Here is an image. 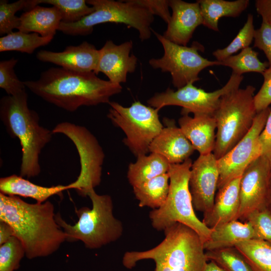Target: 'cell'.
Segmentation results:
<instances>
[{"instance_id":"obj_25","label":"cell","mask_w":271,"mask_h":271,"mask_svg":"<svg viewBox=\"0 0 271 271\" xmlns=\"http://www.w3.org/2000/svg\"><path fill=\"white\" fill-rule=\"evenodd\" d=\"M205 27L219 31L218 21L223 17L236 18L247 8L248 0H198Z\"/></svg>"},{"instance_id":"obj_41","label":"cell","mask_w":271,"mask_h":271,"mask_svg":"<svg viewBox=\"0 0 271 271\" xmlns=\"http://www.w3.org/2000/svg\"><path fill=\"white\" fill-rule=\"evenodd\" d=\"M259 141L261 148L260 156L267 159L271 164V111L259 135Z\"/></svg>"},{"instance_id":"obj_19","label":"cell","mask_w":271,"mask_h":271,"mask_svg":"<svg viewBox=\"0 0 271 271\" xmlns=\"http://www.w3.org/2000/svg\"><path fill=\"white\" fill-rule=\"evenodd\" d=\"M164 121L166 126L152 141L150 152L162 156L170 164L182 163L195 150L173 120L165 118Z\"/></svg>"},{"instance_id":"obj_20","label":"cell","mask_w":271,"mask_h":271,"mask_svg":"<svg viewBox=\"0 0 271 271\" xmlns=\"http://www.w3.org/2000/svg\"><path fill=\"white\" fill-rule=\"evenodd\" d=\"M241 176L218 189L211 209L203 214V222L209 228L238 220L240 207L239 186Z\"/></svg>"},{"instance_id":"obj_42","label":"cell","mask_w":271,"mask_h":271,"mask_svg":"<svg viewBox=\"0 0 271 271\" xmlns=\"http://www.w3.org/2000/svg\"><path fill=\"white\" fill-rule=\"evenodd\" d=\"M255 7L262 22L271 27V0H256Z\"/></svg>"},{"instance_id":"obj_18","label":"cell","mask_w":271,"mask_h":271,"mask_svg":"<svg viewBox=\"0 0 271 271\" xmlns=\"http://www.w3.org/2000/svg\"><path fill=\"white\" fill-rule=\"evenodd\" d=\"M37 58L42 62L53 63L71 71L94 72L99 61V50L84 41L77 46H68L62 52L41 50L37 53Z\"/></svg>"},{"instance_id":"obj_3","label":"cell","mask_w":271,"mask_h":271,"mask_svg":"<svg viewBox=\"0 0 271 271\" xmlns=\"http://www.w3.org/2000/svg\"><path fill=\"white\" fill-rule=\"evenodd\" d=\"M164 231L165 238L156 247L146 251L126 252L123 265L131 269L140 260L152 259L155 271H202L208 260L198 234L178 222Z\"/></svg>"},{"instance_id":"obj_21","label":"cell","mask_w":271,"mask_h":271,"mask_svg":"<svg viewBox=\"0 0 271 271\" xmlns=\"http://www.w3.org/2000/svg\"><path fill=\"white\" fill-rule=\"evenodd\" d=\"M179 127L200 155L213 152L216 122L213 116L196 114L193 117L183 115L178 120Z\"/></svg>"},{"instance_id":"obj_46","label":"cell","mask_w":271,"mask_h":271,"mask_svg":"<svg viewBox=\"0 0 271 271\" xmlns=\"http://www.w3.org/2000/svg\"><path fill=\"white\" fill-rule=\"evenodd\" d=\"M270 178H271V171H270Z\"/></svg>"},{"instance_id":"obj_17","label":"cell","mask_w":271,"mask_h":271,"mask_svg":"<svg viewBox=\"0 0 271 271\" xmlns=\"http://www.w3.org/2000/svg\"><path fill=\"white\" fill-rule=\"evenodd\" d=\"M172 14L163 36L175 44L187 46L196 29L203 24L199 3L170 0Z\"/></svg>"},{"instance_id":"obj_9","label":"cell","mask_w":271,"mask_h":271,"mask_svg":"<svg viewBox=\"0 0 271 271\" xmlns=\"http://www.w3.org/2000/svg\"><path fill=\"white\" fill-rule=\"evenodd\" d=\"M107 117L125 134L124 144L137 158L147 155L154 139L163 128L160 109L134 101L128 107L110 101Z\"/></svg>"},{"instance_id":"obj_10","label":"cell","mask_w":271,"mask_h":271,"mask_svg":"<svg viewBox=\"0 0 271 271\" xmlns=\"http://www.w3.org/2000/svg\"><path fill=\"white\" fill-rule=\"evenodd\" d=\"M152 32L161 43L164 55L160 58H151L149 64L154 69L169 72L172 84L177 89L199 80V74L204 69L221 65L220 61L209 60L199 54L205 48L198 42H193L190 47L180 45L153 30Z\"/></svg>"},{"instance_id":"obj_39","label":"cell","mask_w":271,"mask_h":271,"mask_svg":"<svg viewBox=\"0 0 271 271\" xmlns=\"http://www.w3.org/2000/svg\"><path fill=\"white\" fill-rule=\"evenodd\" d=\"M254 47L262 50L271 67V27L262 22L259 28L255 30Z\"/></svg>"},{"instance_id":"obj_16","label":"cell","mask_w":271,"mask_h":271,"mask_svg":"<svg viewBox=\"0 0 271 271\" xmlns=\"http://www.w3.org/2000/svg\"><path fill=\"white\" fill-rule=\"evenodd\" d=\"M132 48L131 41L120 45L107 41L99 49V61L94 73L96 75L103 73L113 83H125L127 74L134 72L137 67L138 59L130 54Z\"/></svg>"},{"instance_id":"obj_40","label":"cell","mask_w":271,"mask_h":271,"mask_svg":"<svg viewBox=\"0 0 271 271\" xmlns=\"http://www.w3.org/2000/svg\"><path fill=\"white\" fill-rule=\"evenodd\" d=\"M146 8L153 15L159 16L167 24L171 15L169 11V1L168 0H137Z\"/></svg>"},{"instance_id":"obj_26","label":"cell","mask_w":271,"mask_h":271,"mask_svg":"<svg viewBox=\"0 0 271 271\" xmlns=\"http://www.w3.org/2000/svg\"><path fill=\"white\" fill-rule=\"evenodd\" d=\"M170 165L162 156L151 153L149 155L138 157L134 163L129 164L127 178L129 184L134 187L168 173Z\"/></svg>"},{"instance_id":"obj_45","label":"cell","mask_w":271,"mask_h":271,"mask_svg":"<svg viewBox=\"0 0 271 271\" xmlns=\"http://www.w3.org/2000/svg\"><path fill=\"white\" fill-rule=\"evenodd\" d=\"M267 208L269 209V210L271 212V191H270V197L269 198L268 202L267 205Z\"/></svg>"},{"instance_id":"obj_14","label":"cell","mask_w":271,"mask_h":271,"mask_svg":"<svg viewBox=\"0 0 271 271\" xmlns=\"http://www.w3.org/2000/svg\"><path fill=\"white\" fill-rule=\"evenodd\" d=\"M271 164L260 156L243 173L240 182L238 220L244 221L251 212L267 207L271 191Z\"/></svg>"},{"instance_id":"obj_44","label":"cell","mask_w":271,"mask_h":271,"mask_svg":"<svg viewBox=\"0 0 271 271\" xmlns=\"http://www.w3.org/2000/svg\"><path fill=\"white\" fill-rule=\"evenodd\" d=\"M202 271H224L217 264L212 260L208 261Z\"/></svg>"},{"instance_id":"obj_4","label":"cell","mask_w":271,"mask_h":271,"mask_svg":"<svg viewBox=\"0 0 271 271\" xmlns=\"http://www.w3.org/2000/svg\"><path fill=\"white\" fill-rule=\"evenodd\" d=\"M0 118L9 135L20 141V176L28 178L38 176L41 172L40 155L53 133L40 124L38 114L29 108L26 91L1 99Z\"/></svg>"},{"instance_id":"obj_22","label":"cell","mask_w":271,"mask_h":271,"mask_svg":"<svg viewBox=\"0 0 271 271\" xmlns=\"http://www.w3.org/2000/svg\"><path fill=\"white\" fill-rule=\"evenodd\" d=\"M211 229L209 238L203 243L205 251L235 247L243 241L258 239L254 229L247 221L232 220Z\"/></svg>"},{"instance_id":"obj_12","label":"cell","mask_w":271,"mask_h":271,"mask_svg":"<svg viewBox=\"0 0 271 271\" xmlns=\"http://www.w3.org/2000/svg\"><path fill=\"white\" fill-rule=\"evenodd\" d=\"M243 79L242 75L232 73L228 81L222 88L213 92H206L190 83L175 91L170 88L161 93H156L147 100L149 106L161 109L170 105L182 107V115L189 113L213 116L221 97L236 89Z\"/></svg>"},{"instance_id":"obj_1","label":"cell","mask_w":271,"mask_h":271,"mask_svg":"<svg viewBox=\"0 0 271 271\" xmlns=\"http://www.w3.org/2000/svg\"><path fill=\"white\" fill-rule=\"evenodd\" d=\"M49 201L27 203L19 196L0 193V221L8 223L23 244L29 259L49 256L66 241Z\"/></svg>"},{"instance_id":"obj_13","label":"cell","mask_w":271,"mask_h":271,"mask_svg":"<svg viewBox=\"0 0 271 271\" xmlns=\"http://www.w3.org/2000/svg\"><path fill=\"white\" fill-rule=\"evenodd\" d=\"M270 111L268 107L257 113L249 132L229 152L217 160L218 189L242 176L247 167L261 155L259 137Z\"/></svg>"},{"instance_id":"obj_6","label":"cell","mask_w":271,"mask_h":271,"mask_svg":"<svg viewBox=\"0 0 271 271\" xmlns=\"http://www.w3.org/2000/svg\"><path fill=\"white\" fill-rule=\"evenodd\" d=\"M192 165L190 158L180 164H171L167 198L160 208L150 211L149 218L153 228L158 231L177 222L182 223L195 231L204 243L212 229L197 217L194 211L189 185Z\"/></svg>"},{"instance_id":"obj_35","label":"cell","mask_w":271,"mask_h":271,"mask_svg":"<svg viewBox=\"0 0 271 271\" xmlns=\"http://www.w3.org/2000/svg\"><path fill=\"white\" fill-rule=\"evenodd\" d=\"M25 255L24 247L20 240L13 236L0 246V271H15Z\"/></svg>"},{"instance_id":"obj_15","label":"cell","mask_w":271,"mask_h":271,"mask_svg":"<svg viewBox=\"0 0 271 271\" xmlns=\"http://www.w3.org/2000/svg\"><path fill=\"white\" fill-rule=\"evenodd\" d=\"M219 177L217 160L213 153L199 155L192 163L189 185L194 209L205 214L211 209Z\"/></svg>"},{"instance_id":"obj_32","label":"cell","mask_w":271,"mask_h":271,"mask_svg":"<svg viewBox=\"0 0 271 271\" xmlns=\"http://www.w3.org/2000/svg\"><path fill=\"white\" fill-rule=\"evenodd\" d=\"M35 6L47 4L56 7L60 12L62 21L67 23L78 22L94 11L85 0H33Z\"/></svg>"},{"instance_id":"obj_31","label":"cell","mask_w":271,"mask_h":271,"mask_svg":"<svg viewBox=\"0 0 271 271\" xmlns=\"http://www.w3.org/2000/svg\"><path fill=\"white\" fill-rule=\"evenodd\" d=\"M208 261L212 260L224 271H253L235 247L205 251Z\"/></svg>"},{"instance_id":"obj_38","label":"cell","mask_w":271,"mask_h":271,"mask_svg":"<svg viewBox=\"0 0 271 271\" xmlns=\"http://www.w3.org/2000/svg\"><path fill=\"white\" fill-rule=\"evenodd\" d=\"M263 84L254 96V102L256 112L268 107L271 104V67H268L262 74Z\"/></svg>"},{"instance_id":"obj_33","label":"cell","mask_w":271,"mask_h":271,"mask_svg":"<svg viewBox=\"0 0 271 271\" xmlns=\"http://www.w3.org/2000/svg\"><path fill=\"white\" fill-rule=\"evenodd\" d=\"M255 31L253 16L251 14H249L244 25L231 43L223 49L214 51L212 55L216 60L221 61L233 55L239 50L249 47L254 39Z\"/></svg>"},{"instance_id":"obj_43","label":"cell","mask_w":271,"mask_h":271,"mask_svg":"<svg viewBox=\"0 0 271 271\" xmlns=\"http://www.w3.org/2000/svg\"><path fill=\"white\" fill-rule=\"evenodd\" d=\"M14 236L12 227L8 223L0 221V245L7 242Z\"/></svg>"},{"instance_id":"obj_29","label":"cell","mask_w":271,"mask_h":271,"mask_svg":"<svg viewBox=\"0 0 271 271\" xmlns=\"http://www.w3.org/2000/svg\"><path fill=\"white\" fill-rule=\"evenodd\" d=\"M53 38L36 33L13 32L0 38V52L16 51L31 54L37 48L48 44Z\"/></svg>"},{"instance_id":"obj_34","label":"cell","mask_w":271,"mask_h":271,"mask_svg":"<svg viewBox=\"0 0 271 271\" xmlns=\"http://www.w3.org/2000/svg\"><path fill=\"white\" fill-rule=\"evenodd\" d=\"M33 9L31 0H19L9 3L7 0L0 1V34L8 35L18 29L21 24L20 17L15 16L17 12H25Z\"/></svg>"},{"instance_id":"obj_23","label":"cell","mask_w":271,"mask_h":271,"mask_svg":"<svg viewBox=\"0 0 271 271\" xmlns=\"http://www.w3.org/2000/svg\"><path fill=\"white\" fill-rule=\"evenodd\" d=\"M20 19L19 31L36 33L42 37H54L62 21L61 14L56 7L39 5L23 13Z\"/></svg>"},{"instance_id":"obj_30","label":"cell","mask_w":271,"mask_h":271,"mask_svg":"<svg viewBox=\"0 0 271 271\" xmlns=\"http://www.w3.org/2000/svg\"><path fill=\"white\" fill-rule=\"evenodd\" d=\"M258 53L250 47H246L236 55H233L220 61L221 65L232 70V73L242 75L247 72H257L261 74L269 67L267 62H261Z\"/></svg>"},{"instance_id":"obj_27","label":"cell","mask_w":271,"mask_h":271,"mask_svg":"<svg viewBox=\"0 0 271 271\" xmlns=\"http://www.w3.org/2000/svg\"><path fill=\"white\" fill-rule=\"evenodd\" d=\"M169 185V175L167 173L132 187L139 206L149 207L153 210L160 208L167 198Z\"/></svg>"},{"instance_id":"obj_7","label":"cell","mask_w":271,"mask_h":271,"mask_svg":"<svg viewBox=\"0 0 271 271\" xmlns=\"http://www.w3.org/2000/svg\"><path fill=\"white\" fill-rule=\"evenodd\" d=\"M255 88L248 85L224 95L213 117L217 132L213 154L217 160L229 152L249 132L257 113L254 102Z\"/></svg>"},{"instance_id":"obj_2","label":"cell","mask_w":271,"mask_h":271,"mask_svg":"<svg viewBox=\"0 0 271 271\" xmlns=\"http://www.w3.org/2000/svg\"><path fill=\"white\" fill-rule=\"evenodd\" d=\"M24 83L34 94L66 111L73 112L82 106L109 103L119 93V84L104 80L93 72H79L61 67L43 71L37 80Z\"/></svg>"},{"instance_id":"obj_36","label":"cell","mask_w":271,"mask_h":271,"mask_svg":"<svg viewBox=\"0 0 271 271\" xmlns=\"http://www.w3.org/2000/svg\"><path fill=\"white\" fill-rule=\"evenodd\" d=\"M18 61L12 58L0 62V87L8 95L15 96L26 91L24 82L19 79L14 69Z\"/></svg>"},{"instance_id":"obj_28","label":"cell","mask_w":271,"mask_h":271,"mask_svg":"<svg viewBox=\"0 0 271 271\" xmlns=\"http://www.w3.org/2000/svg\"><path fill=\"white\" fill-rule=\"evenodd\" d=\"M235 247L253 271H271V244L268 242L251 239L239 243Z\"/></svg>"},{"instance_id":"obj_37","label":"cell","mask_w":271,"mask_h":271,"mask_svg":"<svg viewBox=\"0 0 271 271\" xmlns=\"http://www.w3.org/2000/svg\"><path fill=\"white\" fill-rule=\"evenodd\" d=\"M245 221L252 226L258 239L271 244V212L267 207L251 212L246 216Z\"/></svg>"},{"instance_id":"obj_11","label":"cell","mask_w":271,"mask_h":271,"mask_svg":"<svg viewBox=\"0 0 271 271\" xmlns=\"http://www.w3.org/2000/svg\"><path fill=\"white\" fill-rule=\"evenodd\" d=\"M53 134L62 133L74 144L80 158V172L77 179L67 185L68 189H75L81 196L101 182L102 166L104 159L102 148L95 137L85 127L69 122L58 123L52 130Z\"/></svg>"},{"instance_id":"obj_8","label":"cell","mask_w":271,"mask_h":271,"mask_svg":"<svg viewBox=\"0 0 271 271\" xmlns=\"http://www.w3.org/2000/svg\"><path fill=\"white\" fill-rule=\"evenodd\" d=\"M86 3L93 7L92 13L75 23L61 22L58 30L66 35L85 36L98 24L120 23L136 29L142 41L151 37L154 15L137 0H88Z\"/></svg>"},{"instance_id":"obj_24","label":"cell","mask_w":271,"mask_h":271,"mask_svg":"<svg viewBox=\"0 0 271 271\" xmlns=\"http://www.w3.org/2000/svg\"><path fill=\"white\" fill-rule=\"evenodd\" d=\"M66 190H67V185L41 186L16 174L0 179V193L10 196L31 198L39 203H43L50 197Z\"/></svg>"},{"instance_id":"obj_5","label":"cell","mask_w":271,"mask_h":271,"mask_svg":"<svg viewBox=\"0 0 271 271\" xmlns=\"http://www.w3.org/2000/svg\"><path fill=\"white\" fill-rule=\"evenodd\" d=\"M92 207L76 210L78 217L74 225L67 223L59 213L55 215L57 224L66 235V241L80 240L86 247L97 249L118 239L123 233L121 222L113 214L110 196L98 195L94 189L87 194Z\"/></svg>"}]
</instances>
